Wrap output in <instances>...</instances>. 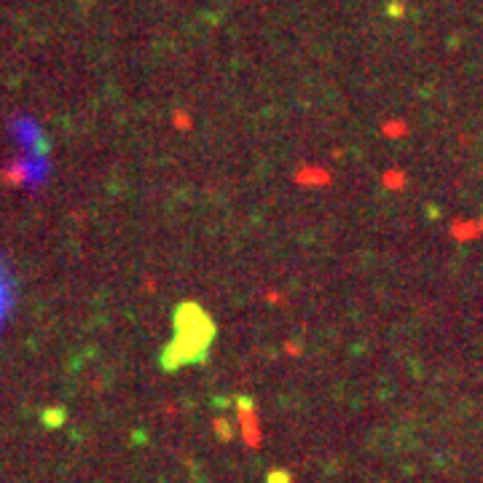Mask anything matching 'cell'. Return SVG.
<instances>
[{
	"label": "cell",
	"instance_id": "1",
	"mask_svg": "<svg viewBox=\"0 0 483 483\" xmlns=\"http://www.w3.org/2000/svg\"><path fill=\"white\" fill-rule=\"evenodd\" d=\"M9 311H12V285H9V274L4 264H0V328L6 326Z\"/></svg>",
	"mask_w": 483,
	"mask_h": 483
}]
</instances>
